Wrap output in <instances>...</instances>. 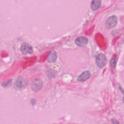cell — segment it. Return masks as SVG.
Segmentation results:
<instances>
[{"label":"cell","mask_w":124,"mask_h":124,"mask_svg":"<svg viewBox=\"0 0 124 124\" xmlns=\"http://www.w3.org/2000/svg\"><path fill=\"white\" fill-rule=\"evenodd\" d=\"M43 82L40 78H35L31 80L30 85L31 89L34 92H38L43 87Z\"/></svg>","instance_id":"cell-1"},{"label":"cell","mask_w":124,"mask_h":124,"mask_svg":"<svg viewBox=\"0 0 124 124\" xmlns=\"http://www.w3.org/2000/svg\"><path fill=\"white\" fill-rule=\"evenodd\" d=\"M117 24V17L115 16H109L106 21V27L110 29L114 28Z\"/></svg>","instance_id":"cell-2"},{"label":"cell","mask_w":124,"mask_h":124,"mask_svg":"<svg viewBox=\"0 0 124 124\" xmlns=\"http://www.w3.org/2000/svg\"><path fill=\"white\" fill-rule=\"evenodd\" d=\"M27 85L26 80L22 77H18L16 79L15 83V87L17 90L24 89Z\"/></svg>","instance_id":"cell-3"},{"label":"cell","mask_w":124,"mask_h":124,"mask_svg":"<svg viewBox=\"0 0 124 124\" xmlns=\"http://www.w3.org/2000/svg\"><path fill=\"white\" fill-rule=\"evenodd\" d=\"M20 50L24 54H31L33 52V49L31 46L27 43H24L21 45Z\"/></svg>","instance_id":"cell-4"},{"label":"cell","mask_w":124,"mask_h":124,"mask_svg":"<svg viewBox=\"0 0 124 124\" xmlns=\"http://www.w3.org/2000/svg\"><path fill=\"white\" fill-rule=\"evenodd\" d=\"M106 62V59L105 55L102 53L99 54L96 57V63L97 65L100 67H103Z\"/></svg>","instance_id":"cell-5"},{"label":"cell","mask_w":124,"mask_h":124,"mask_svg":"<svg viewBox=\"0 0 124 124\" xmlns=\"http://www.w3.org/2000/svg\"><path fill=\"white\" fill-rule=\"evenodd\" d=\"M75 43L78 46H85L88 43V39L85 37H79L75 40Z\"/></svg>","instance_id":"cell-6"},{"label":"cell","mask_w":124,"mask_h":124,"mask_svg":"<svg viewBox=\"0 0 124 124\" xmlns=\"http://www.w3.org/2000/svg\"><path fill=\"white\" fill-rule=\"evenodd\" d=\"M91 77V73L89 71H85L78 77L77 80L79 81H84L89 79Z\"/></svg>","instance_id":"cell-7"},{"label":"cell","mask_w":124,"mask_h":124,"mask_svg":"<svg viewBox=\"0 0 124 124\" xmlns=\"http://www.w3.org/2000/svg\"><path fill=\"white\" fill-rule=\"evenodd\" d=\"M101 6V0H92L91 7V9L93 11H96L98 10Z\"/></svg>","instance_id":"cell-8"},{"label":"cell","mask_w":124,"mask_h":124,"mask_svg":"<svg viewBox=\"0 0 124 124\" xmlns=\"http://www.w3.org/2000/svg\"><path fill=\"white\" fill-rule=\"evenodd\" d=\"M57 53L55 51H51L48 55L47 58V61L50 63H53L56 61Z\"/></svg>","instance_id":"cell-9"},{"label":"cell","mask_w":124,"mask_h":124,"mask_svg":"<svg viewBox=\"0 0 124 124\" xmlns=\"http://www.w3.org/2000/svg\"><path fill=\"white\" fill-rule=\"evenodd\" d=\"M12 80L9 79L6 81H4L2 83L1 86L4 88H8L10 87L12 84Z\"/></svg>","instance_id":"cell-10"},{"label":"cell","mask_w":124,"mask_h":124,"mask_svg":"<svg viewBox=\"0 0 124 124\" xmlns=\"http://www.w3.org/2000/svg\"><path fill=\"white\" fill-rule=\"evenodd\" d=\"M116 59L115 58H113L111 59L110 61V66L111 68L115 67L116 65Z\"/></svg>","instance_id":"cell-11"},{"label":"cell","mask_w":124,"mask_h":124,"mask_svg":"<svg viewBox=\"0 0 124 124\" xmlns=\"http://www.w3.org/2000/svg\"><path fill=\"white\" fill-rule=\"evenodd\" d=\"M112 122L113 124H119V122L115 118L112 119Z\"/></svg>","instance_id":"cell-12"},{"label":"cell","mask_w":124,"mask_h":124,"mask_svg":"<svg viewBox=\"0 0 124 124\" xmlns=\"http://www.w3.org/2000/svg\"><path fill=\"white\" fill-rule=\"evenodd\" d=\"M123 102L124 103V96L123 97Z\"/></svg>","instance_id":"cell-13"}]
</instances>
